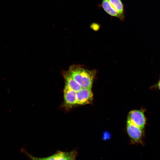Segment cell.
<instances>
[{
	"mask_svg": "<svg viewBox=\"0 0 160 160\" xmlns=\"http://www.w3.org/2000/svg\"><path fill=\"white\" fill-rule=\"evenodd\" d=\"M68 73L82 88L91 89L96 74L95 71L88 70L80 67H72L70 68Z\"/></svg>",
	"mask_w": 160,
	"mask_h": 160,
	"instance_id": "obj_1",
	"label": "cell"
},
{
	"mask_svg": "<svg viewBox=\"0 0 160 160\" xmlns=\"http://www.w3.org/2000/svg\"><path fill=\"white\" fill-rule=\"evenodd\" d=\"M127 129L129 136L133 142L143 144L142 139L144 130L134 124L128 119L127 120Z\"/></svg>",
	"mask_w": 160,
	"mask_h": 160,
	"instance_id": "obj_2",
	"label": "cell"
},
{
	"mask_svg": "<svg viewBox=\"0 0 160 160\" xmlns=\"http://www.w3.org/2000/svg\"><path fill=\"white\" fill-rule=\"evenodd\" d=\"M127 119L134 124L144 130L146 122L144 110L141 109L131 111L129 113Z\"/></svg>",
	"mask_w": 160,
	"mask_h": 160,
	"instance_id": "obj_3",
	"label": "cell"
},
{
	"mask_svg": "<svg viewBox=\"0 0 160 160\" xmlns=\"http://www.w3.org/2000/svg\"><path fill=\"white\" fill-rule=\"evenodd\" d=\"M76 153V152L74 151L70 152L59 151L52 156L44 158L35 157L29 155L28 156L33 159L68 160L75 159Z\"/></svg>",
	"mask_w": 160,
	"mask_h": 160,
	"instance_id": "obj_4",
	"label": "cell"
},
{
	"mask_svg": "<svg viewBox=\"0 0 160 160\" xmlns=\"http://www.w3.org/2000/svg\"><path fill=\"white\" fill-rule=\"evenodd\" d=\"M93 97L91 89L82 88L76 92V105H84L91 103Z\"/></svg>",
	"mask_w": 160,
	"mask_h": 160,
	"instance_id": "obj_5",
	"label": "cell"
},
{
	"mask_svg": "<svg viewBox=\"0 0 160 160\" xmlns=\"http://www.w3.org/2000/svg\"><path fill=\"white\" fill-rule=\"evenodd\" d=\"M76 92L65 85L64 90V96L65 106L71 107L76 105Z\"/></svg>",
	"mask_w": 160,
	"mask_h": 160,
	"instance_id": "obj_6",
	"label": "cell"
},
{
	"mask_svg": "<svg viewBox=\"0 0 160 160\" xmlns=\"http://www.w3.org/2000/svg\"><path fill=\"white\" fill-rule=\"evenodd\" d=\"M101 6L104 10L109 15L117 17L121 21L124 20V18L120 15L112 7L108 0H102Z\"/></svg>",
	"mask_w": 160,
	"mask_h": 160,
	"instance_id": "obj_7",
	"label": "cell"
},
{
	"mask_svg": "<svg viewBox=\"0 0 160 160\" xmlns=\"http://www.w3.org/2000/svg\"><path fill=\"white\" fill-rule=\"evenodd\" d=\"M64 77L65 80V85L76 92L82 88L71 76L69 73H65Z\"/></svg>",
	"mask_w": 160,
	"mask_h": 160,
	"instance_id": "obj_8",
	"label": "cell"
},
{
	"mask_svg": "<svg viewBox=\"0 0 160 160\" xmlns=\"http://www.w3.org/2000/svg\"><path fill=\"white\" fill-rule=\"evenodd\" d=\"M112 7L118 14L124 18V5L121 0H108Z\"/></svg>",
	"mask_w": 160,
	"mask_h": 160,
	"instance_id": "obj_9",
	"label": "cell"
},
{
	"mask_svg": "<svg viewBox=\"0 0 160 160\" xmlns=\"http://www.w3.org/2000/svg\"><path fill=\"white\" fill-rule=\"evenodd\" d=\"M100 26L99 24L97 23H95L91 24L90 26L91 29L95 31H98L100 29Z\"/></svg>",
	"mask_w": 160,
	"mask_h": 160,
	"instance_id": "obj_10",
	"label": "cell"
},
{
	"mask_svg": "<svg viewBox=\"0 0 160 160\" xmlns=\"http://www.w3.org/2000/svg\"><path fill=\"white\" fill-rule=\"evenodd\" d=\"M158 87L159 88V89L160 90V81H159L158 84Z\"/></svg>",
	"mask_w": 160,
	"mask_h": 160,
	"instance_id": "obj_11",
	"label": "cell"
}]
</instances>
